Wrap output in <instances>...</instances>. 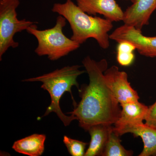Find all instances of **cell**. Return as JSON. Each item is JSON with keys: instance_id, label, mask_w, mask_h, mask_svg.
I'll list each match as a JSON object with an SVG mask.
<instances>
[{"instance_id": "ac0fdd59", "label": "cell", "mask_w": 156, "mask_h": 156, "mask_svg": "<svg viewBox=\"0 0 156 156\" xmlns=\"http://www.w3.org/2000/svg\"><path fill=\"white\" fill-rule=\"evenodd\" d=\"M125 1H131V2H134V0H125Z\"/></svg>"}, {"instance_id": "9c48e42d", "label": "cell", "mask_w": 156, "mask_h": 156, "mask_svg": "<svg viewBox=\"0 0 156 156\" xmlns=\"http://www.w3.org/2000/svg\"><path fill=\"white\" fill-rule=\"evenodd\" d=\"M132 3L124 11L122 21L141 30L144 27L148 25L156 9V0H134Z\"/></svg>"}, {"instance_id": "52a82bcc", "label": "cell", "mask_w": 156, "mask_h": 156, "mask_svg": "<svg viewBox=\"0 0 156 156\" xmlns=\"http://www.w3.org/2000/svg\"><path fill=\"white\" fill-rule=\"evenodd\" d=\"M104 75L108 86L120 105L139 100V95L131 87L127 73L112 66L108 68Z\"/></svg>"}, {"instance_id": "30bf717a", "label": "cell", "mask_w": 156, "mask_h": 156, "mask_svg": "<svg viewBox=\"0 0 156 156\" xmlns=\"http://www.w3.org/2000/svg\"><path fill=\"white\" fill-rule=\"evenodd\" d=\"M120 105L121 113L114 124V131L121 136V132L125 128L144 123L148 106L138 101H129Z\"/></svg>"}, {"instance_id": "2e32d148", "label": "cell", "mask_w": 156, "mask_h": 156, "mask_svg": "<svg viewBox=\"0 0 156 156\" xmlns=\"http://www.w3.org/2000/svg\"><path fill=\"white\" fill-rule=\"evenodd\" d=\"M63 141L67 148L69 153L72 156L85 155L86 153L85 149L87 145V143L72 139L66 136H64L63 137Z\"/></svg>"}, {"instance_id": "3957f363", "label": "cell", "mask_w": 156, "mask_h": 156, "mask_svg": "<svg viewBox=\"0 0 156 156\" xmlns=\"http://www.w3.org/2000/svg\"><path fill=\"white\" fill-rule=\"evenodd\" d=\"M80 66L79 65L65 66L52 72L23 80V82H41V88L48 91L50 94L51 103L47 108L43 117L53 112L65 126H69L72 121L77 120L76 118L73 115H71L68 116L65 115L62 111L59 102L63 94L65 92H69L71 95L75 106L76 105L73 96L71 89L73 86H76L79 89L77 79L79 76L87 73L86 70H80Z\"/></svg>"}, {"instance_id": "ba28073f", "label": "cell", "mask_w": 156, "mask_h": 156, "mask_svg": "<svg viewBox=\"0 0 156 156\" xmlns=\"http://www.w3.org/2000/svg\"><path fill=\"white\" fill-rule=\"evenodd\" d=\"M77 5L89 15H103L112 22L123 21L124 11L115 0H76Z\"/></svg>"}, {"instance_id": "9a60e30c", "label": "cell", "mask_w": 156, "mask_h": 156, "mask_svg": "<svg viewBox=\"0 0 156 156\" xmlns=\"http://www.w3.org/2000/svg\"><path fill=\"white\" fill-rule=\"evenodd\" d=\"M135 50L136 47L130 42L126 41L119 42L116 49V58L119 64L126 67L133 64L135 59Z\"/></svg>"}, {"instance_id": "7c38bea8", "label": "cell", "mask_w": 156, "mask_h": 156, "mask_svg": "<svg viewBox=\"0 0 156 156\" xmlns=\"http://www.w3.org/2000/svg\"><path fill=\"white\" fill-rule=\"evenodd\" d=\"M114 126L98 124L89 128L91 140L85 156H101Z\"/></svg>"}, {"instance_id": "5b68a950", "label": "cell", "mask_w": 156, "mask_h": 156, "mask_svg": "<svg viewBox=\"0 0 156 156\" xmlns=\"http://www.w3.org/2000/svg\"><path fill=\"white\" fill-rule=\"evenodd\" d=\"M20 0H0V60L10 48H16L19 43L15 41V34L26 30L37 23L26 19L19 20L16 10Z\"/></svg>"}, {"instance_id": "e0dca14e", "label": "cell", "mask_w": 156, "mask_h": 156, "mask_svg": "<svg viewBox=\"0 0 156 156\" xmlns=\"http://www.w3.org/2000/svg\"><path fill=\"white\" fill-rule=\"evenodd\" d=\"M144 121V123L147 126L156 128V101L153 104L148 106Z\"/></svg>"}, {"instance_id": "6da1fadb", "label": "cell", "mask_w": 156, "mask_h": 156, "mask_svg": "<svg viewBox=\"0 0 156 156\" xmlns=\"http://www.w3.org/2000/svg\"><path fill=\"white\" fill-rule=\"evenodd\" d=\"M82 63L89 76V83L78 89L80 101L68 114L75 116L79 126L86 131L98 124L114 125L119 117L121 106L105 80L107 61H96L87 56Z\"/></svg>"}, {"instance_id": "4fadbf2b", "label": "cell", "mask_w": 156, "mask_h": 156, "mask_svg": "<svg viewBox=\"0 0 156 156\" xmlns=\"http://www.w3.org/2000/svg\"><path fill=\"white\" fill-rule=\"evenodd\" d=\"M46 136L34 134L15 141L12 148L18 153L29 156L41 155L44 151Z\"/></svg>"}, {"instance_id": "8fae6325", "label": "cell", "mask_w": 156, "mask_h": 156, "mask_svg": "<svg viewBox=\"0 0 156 156\" xmlns=\"http://www.w3.org/2000/svg\"><path fill=\"white\" fill-rule=\"evenodd\" d=\"M131 133L140 137L144 144L143 149L139 156H156V128L143 123L125 128L120 135Z\"/></svg>"}, {"instance_id": "8992f818", "label": "cell", "mask_w": 156, "mask_h": 156, "mask_svg": "<svg viewBox=\"0 0 156 156\" xmlns=\"http://www.w3.org/2000/svg\"><path fill=\"white\" fill-rule=\"evenodd\" d=\"M110 39L119 42L126 41L136 47L140 54L145 57H156V36H146L141 30L125 24L115 30L109 35Z\"/></svg>"}, {"instance_id": "7a4b0ae2", "label": "cell", "mask_w": 156, "mask_h": 156, "mask_svg": "<svg viewBox=\"0 0 156 156\" xmlns=\"http://www.w3.org/2000/svg\"><path fill=\"white\" fill-rule=\"evenodd\" d=\"M52 11L63 16L68 21L73 32L71 39L73 41L81 45L88 39L93 38L102 49L109 47L108 33L113 27L112 21L89 15L72 0H66L64 3H55Z\"/></svg>"}, {"instance_id": "5bb4252c", "label": "cell", "mask_w": 156, "mask_h": 156, "mask_svg": "<svg viewBox=\"0 0 156 156\" xmlns=\"http://www.w3.org/2000/svg\"><path fill=\"white\" fill-rule=\"evenodd\" d=\"M119 135L113 130L110 134L101 156H131L133 151L126 149L121 144Z\"/></svg>"}, {"instance_id": "277c9868", "label": "cell", "mask_w": 156, "mask_h": 156, "mask_svg": "<svg viewBox=\"0 0 156 156\" xmlns=\"http://www.w3.org/2000/svg\"><path fill=\"white\" fill-rule=\"evenodd\" d=\"M66 24V19L59 15L52 28L39 30L34 24L27 30V33L37 40L38 46L35 52L38 56H47L50 60L56 61L80 48V44L63 34L62 30Z\"/></svg>"}]
</instances>
